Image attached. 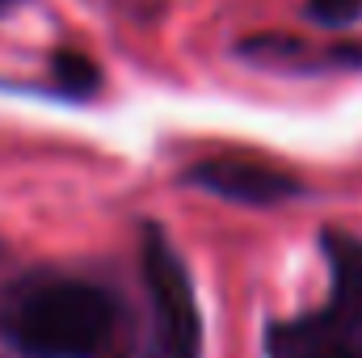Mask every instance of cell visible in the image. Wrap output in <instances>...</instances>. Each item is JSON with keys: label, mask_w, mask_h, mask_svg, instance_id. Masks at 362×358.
Instances as JSON below:
<instances>
[{"label": "cell", "mask_w": 362, "mask_h": 358, "mask_svg": "<svg viewBox=\"0 0 362 358\" xmlns=\"http://www.w3.org/2000/svg\"><path fill=\"white\" fill-rule=\"evenodd\" d=\"M114 325L110 299L89 282L34 287L13 316V337L34 358H89L105 346Z\"/></svg>", "instance_id": "1"}, {"label": "cell", "mask_w": 362, "mask_h": 358, "mask_svg": "<svg viewBox=\"0 0 362 358\" xmlns=\"http://www.w3.org/2000/svg\"><path fill=\"white\" fill-rule=\"evenodd\" d=\"M185 181L198 190H211L219 198L249 202V207H266V202H282V198L299 194V181L286 169L257 161V156H211V161L194 165Z\"/></svg>", "instance_id": "3"}, {"label": "cell", "mask_w": 362, "mask_h": 358, "mask_svg": "<svg viewBox=\"0 0 362 358\" xmlns=\"http://www.w3.org/2000/svg\"><path fill=\"white\" fill-rule=\"evenodd\" d=\"M144 287L152 304V358H202V316L189 270L156 224L144 228Z\"/></svg>", "instance_id": "2"}, {"label": "cell", "mask_w": 362, "mask_h": 358, "mask_svg": "<svg viewBox=\"0 0 362 358\" xmlns=\"http://www.w3.org/2000/svg\"><path fill=\"white\" fill-rule=\"evenodd\" d=\"M4 4H13V0H0V8H4Z\"/></svg>", "instance_id": "8"}, {"label": "cell", "mask_w": 362, "mask_h": 358, "mask_svg": "<svg viewBox=\"0 0 362 358\" xmlns=\"http://www.w3.org/2000/svg\"><path fill=\"white\" fill-rule=\"evenodd\" d=\"M308 17L320 25H350L362 17V0H308Z\"/></svg>", "instance_id": "7"}, {"label": "cell", "mask_w": 362, "mask_h": 358, "mask_svg": "<svg viewBox=\"0 0 362 358\" xmlns=\"http://www.w3.org/2000/svg\"><path fill=\"white\" fill-rule=\"evenodd\" d=\"M51 72H55V85L68 89V93H93L97 89V81H101L97 68H93L81 51H59L55 64H51Z\"/></svg>", "instance_id": "6"}, {"label": "cell", "mask_w": 362, "mask_h": 358, "mask_svg": "<svg viewBox=\"0 0 362 358\" xmlns=\"http://www.w3.org/2000/svg\"><path fill=\"white\" fill-rule=\"evenodd\" d=\"M270 358H358L320 316L286 321L270 329Z\"/></svg>", "instance_id": "5"}, {"label": "cell", "mask_w": 362, "mask_h": 358, "mask_svg": "<svg viewBox=\"0 0 362 358\" xmlns=\"http://www.w3.org/2000/svg\"><path fill=\"white\" fill-rule=\"evenodd\" d=\"M325 253L333 266V299L320 321L362 358V241L346 232H325Z\"/></svg>", "instance_id": "4"}]
</instances>
